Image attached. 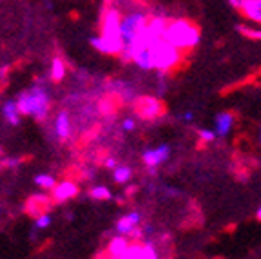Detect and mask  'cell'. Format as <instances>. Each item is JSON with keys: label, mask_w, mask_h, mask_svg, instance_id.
<instances>
[{"label": "cell", "mask_w": 261, "mask_h": 259, "mask_svg": "<svg viewBox=\"0 0 261 259\" xmlns=\"http://www.w3.org/2000/svg\"><path fill=\"white\" fill-rule=\"evenodd\" d=\"M163 40H167L179 51H184L185 55L196 47L201 40V29L198 24L189 18H172L169 20L165 33H163Z\"/></svg>", "instance_id": "6da1fadb"}, {"label": "cell", "mask_w": 261, "mask_h": 259, "mask_svg": "<svg viewBox=\"0 0 261 259\" xmlns=\"http://www.w3.org/2000/svg\"><path fill=\"white\" fill-rule=\"evenodd\" d=\"M152 57H154V69L160 73H171L179 67L184 62L185 53L169 44L167 40H160L156 45H152Z\"/></svg>", "instance_id": "7a4b0ae2"}, {"label": "cell", "mask_w": 261, "mask_h": 259, "mask_svg": "<svg viewBox=\"0 0 261 259\" xmlns=\"http://www.w3.org/2000/svg\"><path fill=\"white\" fill-rule=\"evenodd\" d=\"M122 20L123 13L120 11L118 6L106 2L100 11V35L107 38H116V40H123L122 38Z\"/></svg>", "instance_id": "3957f363"}, {"label": "cell", "mask_w": 261, "mask_h": 259, "mask_svg": "<svg viewBox=\"0 0 261 259\" xmlns=\"http://www.w3.org/2000/svg\"><path fill=\"white\" fill-rule=\"evenodd\" d=\"M151 15L143 9H133V11L125 13L122 20V38L125 45L135 44L140 37H142L143 29H145L147 22H149Z\"/></svg>", "instance_id": "277c9868"}, {"label": "cell", "mask_w": 261, "mask_h": 259, "mask_svg": "<svg viewBox=\"0 0 261 259\" xmlns=\"http://www.w3.org/2000/svg\"><path fill=\"white\" fill-rule=\"evenodd\" d=\"M29 98V116H35L37 120H44L49 113V107H51V100H49V94L44 87L40 85H35L28 91Z\"/></svg>", "instance_id": "5b68a950"}, {"label": "cell", "mask_w": 261, "mask_h": 259, "mask_svg": "<svg viewBox=\"0 0 261 259\" xmlns=\"http://www.w3.org/2000/svg\"><path fill=\"white\" fill-rule=\"evenodd\" d=\"M135 113L138 114L142 120H156V118L165 114V103L154 96H140L133 103Z\"/></svg>", "instance_id": "8992f818"}, {"label": "cell", "mask_w": 261, "mask_h": 259, "mask_svg": "<svg viewBox=\"0 0 261 259\" xmlns=\"http://www.w3.org/2000/svg\"><path fill=\"white\" fill-rule=\"evenodd\" d=\"M91 45H93L96 51L103 55H111V57H120L125 49V42L123 40H116V38H107L98 35V37L91 38Z\"/></svg>", "instance_id": "52a82bcc"}, {"label": "cell", "mask_w": 261, "mask_h": 259, "mask_svg": "<svg viewBox=\"0 0 261 259\" xmlns=\"http://www.w3.org/2000/svg\"><path fill=\"white\" fill-rule=\"evenodd\" d=\"M122 259H160L158 252H156L152 243H130L129 250L125 252V255H122Z\"/></svg>", "instance_id": "ba28073f"}, {"label": "cell", "mask_w": 261, "mask_h": 259, "mask_svg": "<svg viewBox=\"0 0 261 259\" xmlns=\"http://www.w3.org/2000/svg\"><path fill=\"white\" fill-rule=\"evenodd\" d=\"M78 192H80V189H78L76 183L71 182V179H65V182H60L55 185V189L51 191V199L57 203H64L67 199L76 198Z\"/></svg>", "instance_id": "9c48e42d"}, {"label": "cell", "mask_w": 261, "mask_h": 259, "mask_svg": "<svg viewBox=\"0 0 261 259\" xmlns=\"http://www.w3.org/2000/svg\"><path fill=\"white\" fill-rule=\"evenodd\" d=\"M129 247H130V241L127 239V236H114L109 241V245H107V257L109 259L122 257L129 250Z\"/></svg>", "instance_id": "30bf717a"}, {"label": "cell", "mask_w": 261, "mask_h": 259, "mask_svg": "<svg viewBox=\"0 0 261 259\" xmlns=\"http://www.w3.org/2000/svg\"><path fill=\"white\" fill-rule=\"evenodd\" d=\"M169 154H171L169 145H162L154 150H145V152L142 154V158H143V162H145L147 167H158L160 163L167 162Z\"/></svg>", "instance_id": "8fae6325"}, {"label": "cell", "mask_w": 261, "mask_h": 259, "mask_svg": "<svg viewBox=\"0 0 261 259\" xmlns=\"http://www.w3.org/2000/svg\"><path fill=\"white\" fill-rule=\"evenodd\" d=\"M133 64H136L143 71L154 69V57H152V47H138L133 55Z\"/></svg>", "instance_id": "7c38bea8"}, {"label": "cell", "mask_w": 261, "mask_h": 259, "mask_svg": "<svg viewBox=\"0 0 261 259\" xmlns=\"http://www.w3.org/2000/svg\"><path fill=\"white\" fill-rule=\"evenodd\" d=\"M240 13L249 22L261 25V0H247L243 8L240 9Z\"/></svg>", "instance_id": "4fadbf2b"}, {"label": "cell", "mask_w": 261, "mask_h": 259, "mask_svg": "<svg viewBox=\"0 0 261 259\" xmlns=\"http://www.w3.org/2000/svg\"><path fill=\"white\" fill-rule=\"evenodd\" d=\"M140 219H142L140 212H129V214L123 216V218L116 223V232H118L120 236H130V232L136 228Z\"/></svg>", "instance_id": "5bb4252c"}, {"label": "cell", "mask_w": 261, "mask_h": 259, "mask_svg": "<svg viewBox=\"0 0 261 259\" xmlns=\"http://www.w3.org/2000/svg\"><path fill=\"white\" fill-rule=\"evenodd\" d=\"M232 125H234V114L230 113V111L220 113L214 118V127H216L214 133H216L218 136H227V134L230 133V129H232Z\"/></svg>", "instance_id": "9a60e30c"}, {"label": "cell", "mask_w": 261, "mask_h": 259, "mask_svg": "<svg viewBox=\"0 0 261 259\" xmlns=\"http://www.w3.org/2000/svg\"><path fill=\"white\" fill-rule=\"evenodd\" d=\"M51 201H53V199L45 198V196H33V198L28 201L25 211H28L31 216H35V218H38L40 214H45V211L51 206Z\"/></svg>", "instance_id": "2e32d148"}, {"label": "cell", "mask_w": 261, "mask_h": 259, "mask_svg": "<svg viewBox=\"0 0 261 259\" xmlns=\"http://www.w3.org/2000/svg\"><path fill=\"white\" fill-rule=\"evenodd\" d=\"M55 131H57V136L60 140H67L71 134V120L69 113L67 111H60L57 114V120H55Z\"/></svg>", "instance_id": "e0dca14e"}, {"label": "cell", "mask_w": 261, "mask_h": 259, "mask_svg": "<svg viewBox=\"0 0 261 259\" xmlns=\"http://www.w3.org/2000/svg\"><path fill=\"white\" fill-rule=\"evenodd\" d=\"M49 74H51V80H53L55 84H60V82L64 80L65 74H67V65H65L64 58L55 57L53 60H51V69H49Z\"/></svg>", "instance_id": "ac0fdd59"}, {"label": "cell", "mask_w": 261, "mask_h": 259, "mask_svg": "<svg viewBox=\"0 0 261 259\" xmlns=\"http://www.w3.org/2000/svg\"><path fill=\"white\" fill-rule=\"evenodd\" d=\"M2 111H4V116L9 125H18L20 123V111H18V106H16V100H8Z\"/></svg>", "instance_id": "d6986e66"}, {"label": "cell", "mask_w": 261, "mask_h": 259, "mask_svg": "<svg viewBox=\"0 0 261 259\" xmlns=\"http://www.w3.org/2000/svg\"><path fill=\"white\" fill-rule=\"evenodd\" d=\"M89 196L93 199H96V201H107V199L113 198V194H111V191L107 189V187H93L89 191Z\"/></svg>", "instance_id": "ffe728a7"}, {"label": "cell", "mask_w": 261, "mask_h": 259, "mask_svg": "<svg viewBox=\"0 0 261 259\" xmlns=\"http://www.w3.org/2000/svg\"><path fill=\"white\" fill-rule=\"evenodd\" d=\"M238 31L240 35H243L245 38H250V40H259L261 42V29L259 28H250V25H238Z\"/></svg>", "instance_id": "44dd1931"}, {"label": "cell", "mask_w": 261, "mask_h": 259, "mask_svg": "<svg viewBox=\"0 0 261 259\" xmlns=\"http://www.w3.org/2000/svg\"><path fill=\"white\" fill-rule=\"evenodd\" d=\"M130 176H133V170H130L129 167H116L113 178L116 183H127L130 179Z\"/></svg>", "instance_id": "7402d4cb"}, {"label": "cell", "mask_w": 261, "mask_h": 259, "mask_svg": "<svg viewBox=\"0 0 261 259\" xmlns=\"http://www.w3.org/2000/svg\"><path fill=\"white\" fill-rule=\"evenodd\" d=\"M35 183H37L38 187H42V189H49V191H53L55 185H57V179L49 174H38L37 178H35Z\"/></svg>", "instance_id": "603a6c76"}, {"label": "cell", "mask_w": 261, "mask_h": 259, "mask_svg": "<svg viewBox=\"0 0 261 259\" xmlns=\"http://www.w3.org/2000/svg\"><path fill=\"white\" fill-rule=\"evenodd\" d=\"M49 223H51V216L47 214V212H45V214H40L37 218V223H35V225H37V228H47L49 227Z\"/></svg>", "instance_id": "cb8c5ba5"}, {"label": "cell", "mask_w": 261, "mask_h": 259, "mask_svg": "<svg viewBox=\"0 0 261 259\" xmlns=\"http://www.w3.org/2000/svg\"><path fill=\"white\" fill-rule=\"evenodd\" d=\"M198 136H200V140H203V142H212L214 138H216V133L214 131H207V129H203V131H198Z\"/></svg>", "instance_id": "d4e9b609"}, {"label": "cell", "mask_w": 261, "mask_h": 259, "mask_svg": "<svg viewBox=\"0 0 261 259\" xmlns=\"http://www.w3.org/2000/svg\"><path fill=\"white\" fill-rule=\"evenodd\" d=\"M245 2H247V0H228V4L232 6L234 9H238V11H240V9L243 8Z\"/></svg>", "instance_id": "484cf974"}, {"label": "cell", "mask_w": 261, "mask_h": 259, "mask_svg": "<svg viewBox=\"0 0 261 259\" xmlns=\"http://www.w3.org/2000/svg\"><path fill=\"white\" fill-rule=\"evenodd\" d=\"M123 129H125V131H133V129H135V122H133L130 118H129V120H125V122H123Z\"/></svg>", "instance_id": "4316f807"}, {"label": "cell", "mask_w": 261, "mask_h": 259, "mask_svg": "<svg viewBox=\"0 0 261 259\" xmlns=\"http://www.w3.org/2000/svg\"><path fill=\"white\" fill-rule=\"evenodd\" d=\"M114 165H116V162H114L113 158L106 160V167H107V169H114Z\"/></svg>", "instance_id": "83f0119b"}, {"label": "cell", "mask_w": 261, "mask_h": 259, "mask_svg": "<svg viewBox=\"0 0 261 259\" xmlns=\"http://www.w3.org/2000/svg\"><path fill=\"white\" fill-rule=\"evenodd\" d=\"M205 149H207V142L200 140V142H198V150H205Z\"/></svg>", "instance_id": "f1b7e54d"}, {"label": "cell", "mask_w": 261, "mask_h": 259, "mask_svg": "<svg viewBox=\"0 0 261 259\" xmlns=\"http://www.w3.org/2000/svg\"><path fill=\"white\" fill-rule=\"evenodd\" d=\"M8 71H9V67H8V65H4V67L0 69V76H6V73H8Z\"/></svg>", "instance_id": "f546056e"}, {"label": "cell", "mask_w": 261, "mask_h": 259, "mask_svg": "<svg viewBox=\"0 0 261 259\" xmlns=\"http://www.w3.org/2000/svg\"><path fill=\"white\" fill-rule=\"evenodd\" d=\"M184 118H185V120H192V113H185Z\"/></svg>", "instance_id": "4dcf8cb0"}, {"label": "cell", "mask_w": 261, "mask_h": 259, "mask_svg": "<svg viewBox=\"0 0 261 259\" xmlns=\"http://www.w3.org/2000/svg\"><path fill=\"white\" fill-rule=\"evenodd\" d=\"M256 218H257V221H261V206H259V211H257V214H256Z\"/></svg>", "instance_id": "1f68e13d"}, {"label": "cell", "mask_w": 261, "mask_h": 259, "mask_svg": "<svg viewBox=\"0 0 261 259\" xmlns=\"http://www.w3.org/2000/svg\"><path fill=\"white\" fill-rule=\"evenodd\" d=\"M0 156H2V147H0Z\"/></svg>", "instance_id": "d6a6232c"}, {"label": "cell", "mask_w": 261, "mask_h": 259, "mask_svg": "<svg viewBox=\"0 0 261 259\" xmlns=\"http://www.w3.org/2000/svg\"><path fill=\"white\" fill-rule=\"evenodd\" d=\"M259 142H261V136H259Z\"/></svg>", "instance_id": "836d02e7"}, {"label": "cell", "mask_w": 261, "mask_h": 259, "mask_svg": "<svg viewBox=\"0 0 261 259\" xmlns=\"http://www.w3.org/2000/svg\"><path fill=\"white\" fill-rule=\"evenodd\" d=\"M116 259H122V257H116Z\"/></svg>", "instance_id": "e575fe53"}]
</instances>
